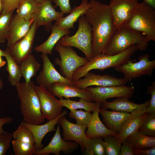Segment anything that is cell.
<instances>
[{"instance_id":"20","label":"cell","mask_w":155,"mask_h":155,"mask_svg":"<svg viewBox=\"0 0 155 155\" xmlns=\"http://www.w3.org/2000/svg\"><path fill=\"white\" fill-rule=\"evenodd\" d=\"M54 96L60 99L63 97L66 99L70 98L79 97L89 102H93L92 96L86 89H81L74 85L61 82H56L52 84L47 89Z\"/></svg>"},{"instance_id":"44","label":"cell","mask_w":155,"mask_h":155,"mask_svg":"<svg viewBox=\"0 0 155 155\" xmlns=\"http://www.w3.org/2000/svg\"><path fill=\"white\" fill-rule=\"evenodd\" d=\"M133 151L136 155H155V147L148 149L139 150L133 148Z\"/></svg>"},{"instance_id":"37","label":"cell","mask_w":155,"mask_h":155,"mask_svg":"<svg viewBox=\"0 0 155 155\" xmlns=\"http://www.w3.org/2000/svg\"><path fill=\"white\" fill-rule=\"evenodd\" d=\"M13 11L0 14V44L6 40L9 26Z\"/></svg>"},{"instance_id":"48","label":"cell","mask_w":155,"mask_h":155,"mask_svg":"<svg viewBox=\"0 0 155 155\" xmlns=\"http://www.w3.org/2000/svg\"><path fill=\"white\" fill-rule=\"evenodd\" d=\"M5 51L2 50L0 49V56L2 57H5Z\"/></svg>"},{"instance_id":"31","label":"cell","mask_w":155,"mask_h":155,"mask_svg":"<svg viewBox=\"0 0 155 155\" xmlns=\"http://www.w3.org/2000/svg\"><path fill=\"white\" fill-rule=\"evenodd\" d=\"M102 137L88 138L87 146L83 151L87 155H105V142Z\"/></svg>"},{"instance_id":"22","label":"cell","mask_w":155,"mask_h":155,"mask_svg":"<svg viewBox=\"0 0 155 155\" xmlns=\"http://www.w3.org/2000/svg\"><path fill=\"white\" fill-rule=\"evenodd\" d=\"M147 116V112L132 115L123 122L119 132L115 136L122 144L128 136L138 130Z\"/></svg>"},{"instance_id":"13","label":"cell","mask_w":155,"mask_h":155,"mask_svg":"<svg viewBox=\"0 0 155 155\" xmlns=\"http://www.w3.org/2000/svg\"><path fill=\"white\" fill-rule=\"evenodd\" d=\"M79 144L74 141H64L61 138L59 124H58L55 133L49 144L42 149L36 151L34 155H48L53 153L60 155L62 152L65 154H70L77 150Z\"/></svg>"},{"instance_id":"46","label":"cell","mask_w":155,"mask_h":155,"mask_svg":"<svg viewBox=\"0 0 155 155\" xmlns=\"http://www.w3.org/2000/svg\"><path fill=\"white\" fill-rule=\"evenodd\" d=\"M143 2L155 9V0H143Z\"/></svg>"},{"instance_id":"6","label":"cell","mask_w":155,"mask_h":155,"mask_svg":"<svg viewBox=\"0 0 155 155\" xmlns=\"http://www.w3.org/2000/svg\"><path fill=\"white\" fill-rule=\"evenodd\" d=\"M78 20L79 27L75 34L72 36L69 34L64 36L57 43L63 46L78 49L83 53L89 61L93 56L92 27L84 15L80 16Z\"/></svg>"},{"instance_id":"2","label":"cell","mask_w":155,"mask_h":155,"mask_svg":"<svg viewBox=\"0 0 155 155\" xmlns=\"http://www.w3.org/2000/svg\"><path fill=\"white\" fill-rule=\"evenodd\" d=\"M139 45L135 44L123 52L113 55L101 53L93 56L85 65L78 68L74 73L72 80H78L93 69L102 71L110 68L119 66L126 63L136 51L140 50Z\"/></svg>"},{"instance_id":"3","label":"cell","mask_w":155,"mask_h":155,"mask_svg":"<svg viewBox=\"0 0 155 155\" xmlns=\"http://www.w3.org/2000/svg\"><path fill=\"white\" fill-rule=\"evenodd\" d=\"M34 82H20L16 87L20 102L23 121L40 124L44 120L41 113L39 98Z\"/></svg>"},{"instance_id":"12","label":"cell","mask_w":155,"mask_h":155,"mask_svg":"<svg viewBox=\"0 0 155 155\" xmlns=\"http://www.w3.org/2000/svg\"><path fill=\"white\" fill-rule=\"evenodd\" d=\"M138 3V0L110 1L109 5L115 30L125 25Z\"/></svg>"},{"instance_id":"36","label":"cell","mask_w":155,"mask_h":155,"mask_svg":"<svg viewBox=\"0 0 155 155\" xmlns=\"http://www.w3.org/2000/svg\"><path fill=\"white\" fill-rule=\"evenodd\" d=\"M147 113L146 118L138 131L142 135L155 136V113Z\"/></svg>"},{"instance_id":"49","label":"cell","mask_w":155,"mask_h":155,"mask_svg":"<svg viewBox=\"0 0 155 155\" xmlns=\"http://www.w3.org/2000/svg\"><path fill=\"white\" fill-rule=\"evenodd\" d=\"M3 83L1 78L0 77V90H1L3 86Z\"/></svg>"},{"instance_id":"1","label":"cell","mask_w":155,"mask_h":155,"mask_svg":"<svg viewBox=\"0 0 155 155\" xmlns=\"http://www.w3.org/2000/svg\"><path fill=\"white\" fill-rule=\"evenodd\" d=\"M89 3L90 7L85 15L92 27L94 56L102 53L115 29L109 5L96 0Z\"/></svg>"},{"instance_id":"27","label":"cell","mask_w":155,"mask_h":155,"mask_svg":"<svg viewBox=\"0 0 155 155\" xmlns=\"http://www.w3.org/2000/svg\"><path fill=\"white\" fill-rule=\"evenodd\" d=\"M126 139L133 148L137 149H148L155 147V136L141 134L138 130L128 136Z\"/></svg>"},{"instance_id":"40","label":"cell","mask_w":155,"mask_h":155,"mask_svg":"<svg viewBox=\"0 0 155 155\" xmlns=\"http://www.w3.org/2000/svg\"><path fill=\"white\" fill-rule=\"evenodd\" d=\"M152 85L147 86V92L151 95L149 104L146 109L147 112L155 113V82H153Z\"/></svg>"},{"instance_id":"45","label":"cell","mask_w":155,"mask_h":155,"mask_svg":"<svg viewBox=\"0 0 155 155\" xmlns=\"http://www.w3.org/2000/svg\"><path fill=\"white\" fill-rule=\"evenodd\" d=\"M13 120L12 118L10 117H5L0 118V133H4L6 132L3 129V126L5 124L11 123Z\"/></svg>"},{"instance_id":"32","label":"cell","mask_w":155,"mask_h":155,"mask_svg":"<svg viewBox=\"0 0 155 155\" xmlns=\"http://www.w3.org/2000/svg\"><path fill=\"white\" fill-rule=\"evenodd\" d=\"M59 100L63 106L66 107L70 111L82 109L86 111L93 112L96 106V102H89L82 98H80L78 101L71 100L69 98H61Z\"/></svg>"},{"instance_id":"4","label":"cell","mask_w":155,"mask_h":155,"mask_svg":"<svg viewBox=\"0 0 155 155\" xmlns=\"http://www.w3.org/2000/svg\"><path fill=\"white\" fill-rule=\"evenodd\" d=\"M149 41L141 33L124 25L115 30L102 53L113 55L119 53L132 46L139 45L140 50H146Z\"/></svg>"},{"instance_id":"28","label":"cell","mask_w":155,"mask_h":155,"mask_svg":"<svg viewBox=\"0 0 155 155\" xmlns=\"http://www.w3.org/2000/svg\"><path fill=\"white\" fill-rule=\"evenodd\" d=\"M19 65L22 77L26 83L31 81L32 78L35 75L40 67V64L32 54L23 61Z\"/></svg>"},{"instance_id":"7","label":"cell","mask_w":155,"mask_h":155,"mask_svg":"<svg viewBox=\"0 0 155 155\" xmlns=\"http://www.w3.org/2000/svg\"><path fill=\"white\" fill-rule=\"evenodd\" d=\"M54 48L60 57V59L55 58V64L59 66L63 76L73 81L72 76L75 71L86 64L89 60L86 57L79 56L72 47L63 46L57 43Z\"/></svg>"},{"instance_id":"5","label":"cell","mask_w":155,"mask_h":155,"mask_svg":"<svg viewBox=\"0 0 155 155\" xmlns=\"http://www.w3.org/2000/svg\"><path fill=\"white\" fill-rule=\"evenodd\" d=\"M143 2L138 3L125 25L155 41V9Z\"/></svg>"},{"instance_id":"16","label":"cell","mask_w":155,"mask_h":155,"mask_svg":"<svg viewBox=\"0 0 155 155\" xmlns=\"http://www.w3.org/2000/svg\"><path fill=\"white\" fill-rule=\"evenodd\" d=\"M58 123L63 128V139L65 141L71 140L78 143L83 152L87 146L88 140L85 131L87 127L71 122L65 116L59 119Z\"/></svg>"},{"instance_id":"14","label":"cell","mask_w":155,"mask_h":155,"mask_svg":"<svg viewBox=\"0 0 155 155\" xmlns=\"http://www.w3.org/2000/svg\"><path fill=\"white\" fill-rule=\"evenodd\" d=\"M35 22L32 24L29 31L23 38L8 49L12 57L19 64L31 54L36 30Z\"/></svg>"},{"instance_id":"41","label":"cell","mask_w":155,"mask_h":155,"mask_svg":"<svg viewBox=\"0 0 155 155\" xmlns=\"http://www.w3.org/2000/svg\"><path fill=\"white\" fill-rule=\"evenodd\" d=\"M21 0H1L2 11L1 14L14 11Z\"/></svg>"},{"instance_id":"24","label":"cell","mask_w":155,"mask_h":155,"mask_svg":"<svg viewBox=\"0 0 155 155\" xmlns=\"http://www.w3.org/2000/svg\"><path fill=\"white\" fill-rule=\"evenodd\" d=\"M99 112L102 115L107 128L117 134L119 132L123 122L133 115L130 113L108 111L101 107Z\"/></svg>"},{"instance_id":"51","label":"cell","mask_w":155,"mask_h":155,"mask_svg":"<svg viewBox=\"0 0 155 155\" xmlns=\"http://www.w3.org/2000/svg\"><path fill=\"white\" fill-rule=\"evenodd\" d=\"M38 3H41L43 2L44 0H34Z\"/></svg>"},{"instance_id":"35","label":"cell","mask_w":155,"mask_h":155,"mask_svg":"<svg viewBox=\"0 0 155 155\" xmlns=\"http://www.w3.org/2000/svg\"><path fill=\"white\" fill-rule=\"evenodd\" d=\"M102 138L105 142V155H119L122 144L115 136L109 135Z\"/></svg>"},{"instance_id":"11","label":"cell","mask_w":155,"mask_h":155,"mask_svg":"<svg viewBox=\"0 0 155 155\" xmlns=\"http://www.w3.org/2000/svg\"><path fill=\"white\" fill-rule=\"evenodd\" d=\"M40 57L43 66L42 70L36 78V82L38 86H43L48 89L52 84L56 82L74 85V82L67 79L56 70L47 54L42 53Z\"/></svg>"},{"instance_id":"26","label":"cell","mask_w":155,"mask_h":155,"mask_svg":"<svg viewBox=\"0 0 155 155\" xmlns=\"http://www.w3.org/2000/svg\"><path fill=\"white\" fill-rule=\"evenodd\" d=\"M51 33L47 39L44 42L36 46L34 50L37 52L46 54H53L52 50L60 39L64 36L69 34V29H61L55 24L52 27Z\"/></svg>"},{"instance_id":"19","label":"cell","mask_w":155,"mask_h":155,"mask_svg":"<svg viewBox=\"0 0 155 155\" xmlns=\"http://www.w3.org/2000/svg\"><path fill=\"white\" fill-rule=\"evenodd\" d=\"M150 101V100H149L143 103L137 104L130 101L128 98L119 97L112 102L105 101L101 104V107L130 113L133 115H136L146 112V109L149 104Z\"/></svg>"},{"instance_id":"30","label":"cell","mask_w":155,"mask_h":155,"mask_svg":"<svg viewBox=\"0 0 155 155\" xmlns=\"http://www.w3.org/2000/svg\"><path fill=\"white\" fill-rule=\"evenodd\" d=\"M39 4L34 0H21L16 9V14L26 20L34 19Z\"/></svg>"},{"instance_id":"17","label":"cell","mask_w":155,"mask_h":155,"mask_svg":"<svg viewBox=\"0 0 155 155\" xmlns=\"http://www.w3.org/2000/svg\"><path fill=\"white\" fill-rule=\"evenodd\" d=\"M34 19L26 20L17 14L13 15L6 38L7 48H9L28 33Z\"/></svg>"},{"instance_id":"42","label":"cell","mask_w":155,"mask_h":155,"mask_svg":"<svg viewBox=\"0 0 155 155\" xmlns=\"http://www.w3.org/2000/svg\"><path fill=\"white\" fill-rule=\"evenodd\" d=\"M55 4V7H59L61 12L63 14H69L72 11L69 0H53Z\"/></svg>"},{"instance_id":"15","label":"cell","mask_w":155,"mask_h":155,"mask_svg":"<svg viewBox=\"0 0 155 155\" xmlns=\"http://www.w3.org/2000/svg\"><path fill=\"white\" fill-rule=\"evenodd\" d=\"M84 77L74 82V85L79 88L86 89L93 86L107 87L125 85L128 82L124 78H118L108 74L97 75L90 72Z\"/></svg>"},{"instance_id":"23","label":"cell","mask_w":155,"mask_h":155,"mask_svg":"<svg viewBox=\"0 0 155 155\" xmlns=\"http://www.w3.org/2000/svg\"><path fill=\"white\" fill-rule=\"evenodd\" d=\"M101 104L96 102V106L87 127L86 134L88 138L93 137H102L117 134L109 130L101 121L99 116V111Z\"/></svg>"},{"instance_id":"9","label":"cell","mask_w":155,"mask_h":155,"mask_svg":"<svg viewBox=\"0 0 155 155\" xmlns=\"http://www.w3.org/2000/svg\"><path fill=\"white\" fill-rule=\"evenodd\" d=\"M35 88L38 96L42 114L44 119L49 121L59 117L62 113L63 107L59 100L45 87L35 85Z\"/></svg>"},{"instance_id":"38","label":"cell","mask_w":155,"mask_h":155,"mask_svg":"<svg viewBox=\"0 0 155 155\" xmlns=\"http://www.w3.org/2000/svg\"><path fill=\"white\" fill-rule=\"evenodd\" d=\"M69 116L70 118L76 120V124L87 127L90 120L92 114L90 112L80 109L70 111L69 114Z\"/></svg>"},{"instance_id":"10","label":"cell","mask_w":155,"mask_h":155,"mask_svg":"<svg viewBox=\"0 0 155 155\" xmlns=\"http://www.w3.org/2000/svg\"><path fill=\"white\" fill-rule=\"evenodd\" d=\"M86 89L90 94L93 101L101 104L111 98L125 97L129 98L132 97L134 91L133 86L125 85L107 87L90 86Z\"/></svg>"},{"instance_id":"25","label":"cell","mask_w":155,"mask_h":155,"mask_svg":"<svg viewBox=\"0 0 155 155\" xmlns=\"http://www.w3.org/2000/svg\"><path fill=\"white\" fill-rule=\"evenodd\" d=\"M90 7L88 0H82L80 5L72 9L71 12L67 16L57 20L54 24L63 29L67 30L74 28V23L80 16L85 15Z\"/></svg>"},{"instance_id":"43","label":"cell","mask_w":155,"mask_h":155,"mask_svg":"<svg viewBox=\"0 0 155 155\" xmlns=\"http://www.w3.org/2000/svg\"><path fill=\"white\" fill-rule=\"evenodd\" d=\"M122 144L119 155H135L132 146L126 139Z\"/></svg>"},{"instance_id":"21","label":"cell","mask_w":155,"mask_h":155,"mask_svg":"<svg viewBox=\"0 0 155 155\" xmlns=\"http://www.w3.org/2000/svg\"><path fill=\"white\" fill-rule=\"evenodd\" d=\"M67 114V112L64 111L62 112L61 115L56 119L49 121L42 125L32 124L23 121L24 125L32 132L34 135L35 141L34 144L36 151L43 148V145L42 142L44 136L49 132L56 131L55 127L58 123L59 119Z\"/></svg>"},{"instance_id":"18","label":"cell","mask_w":155,"mask_h":155,"mask_svg":"<svg viewBox=\"0 0 155 155\" xmlns=\"http://www.w3.org/2000/svg\"><path fill=\"white\" fill-rule=\"evenodd\" d=\"M52 2L51 0H44L40 3L34 18L38 28L44 26L48 31L51 30L52 21L64 16V14L55 10Z\"/></svg>"},{"instance_id":"33","label":"cell","mask_w":155,"mask_h":155,"mask_svg":"<svg viewBox=\"0 0 155 155\" xmlns=\"http://www.w3.org/2000/svg\"><path fill=\"white\" fill-rule=\"evenodd\" d=\"M13 137L18 141L34 144L35 139L32 132L22 122L17 129L13 133Z\"/></svg>"},{"instance_id":"50","label":"cell","mask_w":155,"mask_h":155,"mask_svg":"<svg viewBox=\"0 0 155 155\" xmlns=\"http://www.w3.org/2000/svg\"><path fill=\"white\" fill-rule=\"evenodd\" d=\"M2 11V6L1 0H0V14H1Z\"/></svg>"},{"instance_id":"47","label":"cell","mask_w":155,"mask_h":155,"mask_svg":"<svg viewBox=\"0 0 155 155\" xmlns=\"http://www.w3.org/2000/svg\"><path fill=\"white\" fill-rule=\"evenodd\" d=\"M5 61L3 60L2 58V57L0 56V69L6 64Z\"/></svg>"},{"instance_id":"29","label":"cell","mask_w":155,"mask_h":155,"mask_svg":"<svg viewBox=\"0 0 155 155\" xmlns=\"http://www.w3.org/2000/svg\"><path fill=\"white\" fill-rule=\"evenodd\" d=\"M5 51V57L7 62L5 69L8 73V80L12 86H16L20 82L22 77L19 64L12 57L7 48Z\"/></svg>"},{"instance_id":"34","label":"cell","mask_w":155,"mask_h":155,"mask_svg":"<svg viewBox=\"0 0 155 155\" xmlns=\"http://www.w3.org/2000/svg\"><path fill=\"white\" fill-rule=\"evenodd\" d=\"M11 144L16 155H32L36 151L34 144L21 142L15 139L11 141Z\"/></svg>"},{"instance_id":"8","label":"cell","mask_w":155,"mask_h":155,"mask_svg":"<svg viewBox=\"0 0 155 155\" xmlns=\"http://www.w3.org/2000/svg\"><path fill=\"white\" fill-rule=\"evenodd\" d=\"M148 53L140 56L138 61L134 63L130 59L126 63L115 67V70L123 73L124 78L129 81L142 75L151 76L155 68V60H149Z\"/></svg>"},{"instance_id":"39","label":"cell","mask_w":155,"mask_h":155,"mask_svg":"<svg viewBox=\"0 0 155 155\" xmlns=\"http://www.w3.org/2000/svg\"><path fill=\"white\" fill-rule=\"evenodd\" d=\"M13 138V133L8 132L0 133V155H4L9 149Z\"/></svg>"}]
</instances>
